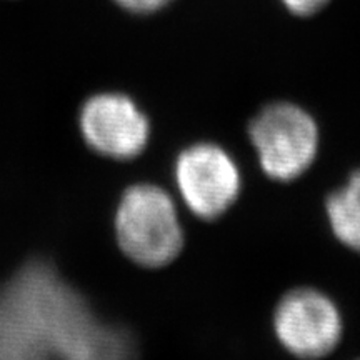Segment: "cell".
<instances>
[{
	"label": "cell",
	"instance_id": "obj_1",
	"mask_svg": "<svg viewBox=\"0 0 360 360\" xmlns=\"http://www.w3.org/2000/svg\"><path fill=\"white\" fill-rule=\"evenodd\" d=\"M127 347L47 265L0 289V360H127Z\"/></svg>",
	"mask_w": 360,
	"mask_h": 360
},
{
	"label": "cell",
	"instance_id": "obj_2",
	"mask_svg": "<svg viewBox=\"0 0 360 360\" xmlns=\"http://www.w3.org/2000/svg\"><path fill=\"white\" fill-rule=\"evenodd\" d=\"M114 229L120 250L141 267H165L184 249L177 205L169 192L155 184H134L122 193Z\"/></svg>",
	"mask_w": 360,
	"mask_h": 360
},
{
	"label": "cell",
	"instance_id": "obj_3",
	"mask_svg": "<svg viewBox=\"0 0 360 360\" xmlns=\"http://www.w3.org/2000/svg\"><path fill=\"white\" fill-rule=\"evenodd\" d=\"M249 137L260 169L277 182H292L304 175L319 152L314 117L292 102L265 105L252 119Z\"/></svg>",
	"mask_w": 360,
	"mask_h": 360
},
{
	"label": "cell",
	"instance_id": "obj_4",
	"mask_svg": "<svg viewBox=\"0 0 360 360\" xmlns=\"http://www.w3.org/2000/svg\"><path fill=\"white\" fill-rule=\"evenodd\" d=\"M175 186L195 217L215 220L236 204L242 191V174L233 157L212 142L184 148L175 160Z\"/></svg>",
	"mask_w": 360,
	"mask_h": 360
},
{
	"label": "cell",
	"instance_id": "obj_5",
	"mask_svg": "<svg viewBox=\"0 0 360 360\" xmlns=\"http://www.w3.org/2000/svg\"><path fill=\"white\" fill-rule=\"evenodd\" d=\"M274 332L287 352L304 360H317L337 349L344 326L330 297L312 287H300L278 300Z\"/></svg>",
	"mask_w": 360,
	"mask_h": 360
},
{
	"label": "cell",
	"instance_id": "obj_6",
	"mask_svg": "<svg viewBox=\"0 0 360 360\" xmlns=\"http://www.w3.org/2000/svg\"><path fill=\"white\" fill-rule=\"evenodd\" d=\"M80 130L87 146L114 160H132L146 150L150 122L125 94L92 96L80 110Z\"/></svg>",
	"mask_w": 360,
	"mask_h": 360
},
{
	"label": "cell",
	"instance_id": "obj_7",
	"mask_svg": "<svg viewBox=\"0 0 360 360\" xmlns=\"http://www.w3.org/2000/svg\"><path fill=\"white\" fill-rule=\"evenodd\" d=\"M326 215L337 240L360 252V170L327 197Z\"/></svg>",
	"mask_w": 360,
	"mask_h": 360
},
{
	"label": "cell",
	"instance_id": "obj_8",
	"mask_svg": "<svg viewBox=\"0 0 360 360\" xmlns=\"http://www.w3.org/2000/svg\"><path fill=\"white\" fill-rule=\"evenodd\" d=\"M114 2L132 13H154L167 6L170 0H114Z\"/></svg>",
	"mask_w": 360,
	"mask_h": 360
},
{
	"label": "cell",
	"instance_id": "obj_9",
	"mask_svg": "<svg viewBox=\"0 0 360 360\" xmlns=\"http://www.w3.org/2000/svg\"><path fill=\"white\" fill-rule=\"evenodd\" d=\"M282 2L295 15L309 17L322 11L328 4V0H282Z\"/></svg>",
	"mask_w": 360,
	"mask_h": 360
}]
</instances>
